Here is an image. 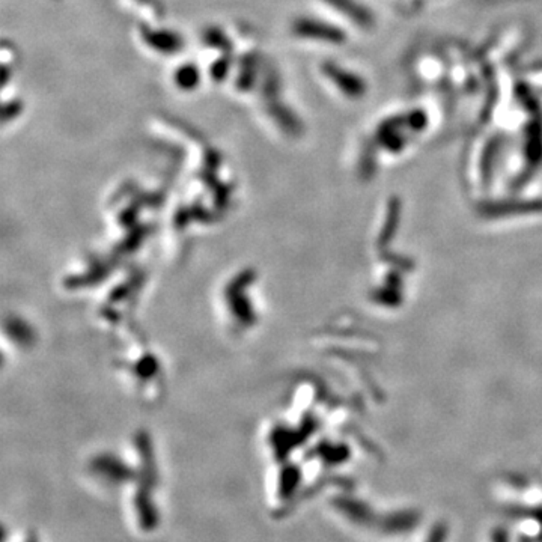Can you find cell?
<instances>
[{
  "label": "cell",
  "mask_w": 542,
  "mask_h": 542,
  "mask_svg": "<svg viewBox=\"0 0 542 542\" xmlns=\"http://www.w3.org/2000/svg\"><path fill=\"white\" fill-rule=\"evenodd\" d=\"M340 511L347 514L349 519L357 524H362V526H368V524L374 523V514L371 512V510L366 505H360L357 502H347V503H342L340 505Z\"/></svg>",
  "instance_id": "7a4b0ae2"
},
{
  "label": "cell",
  "mask_w": 542,
  "mask_h": 542,
  "mask_svg": "<svg viewBox=\"0 0 542 542\" xmlns=\"http://www.w3.org/2000/svg\"><path fill=\"white\" fill-rule=\"evenodd\" d=\"M493 542H510V536L503 529H496L493 532Z\"/></svg>",
  "instance_id": "277c9868"
},
{
  "label": "cell",
  "mask_w": 542,
  "mask_h": 542,
  "mask_svg": "<svg viewBox=\"0 0 542 542\" xmlns=\"http://www.w3.org/2000/svg\"><path fill=\"white\" fill-rule=\"evenodd\" d=\"M447 539V528L445 524H436L429 532V535L425 542H446Z\"/></svg>",
  "instance_id": "3957f363"
},
{
  "label": "cell",
  "mask_w": 542,
  "mask_h": 542,
  "mask_svg": "<svg viewBox=\"0 0 542 542\" xmlns=\"http://www.w3.org/2000/svg\"><path fill=\"white\" fill-rule=\"evenodd\" d=\"M419 524V515L413 511H399L391 512L390 515L381 519L380 528L383 532L390 535H403V533L412 532Z\"/></svg>",
  "instance_id": "6da1fadb"
}]
</instances>
